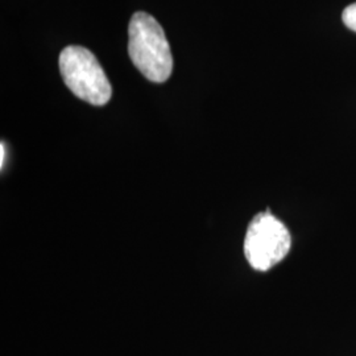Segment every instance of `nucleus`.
<instances>
[{"instance_id":"1","label":"nucleus","mask_w":356,"mask_h":356,"mask_svg":"<svg viewBox=\"0 0 356 356\" xmlns=\"http://www.w3.org/2000/svg\"><path fill=\"white\" fill-rule=\"evenodd\" d=\"M128 53L132 64L151 82L163 83L173 70V57L164 29L151 15L136 13L128 28Z\"/></svg>"},{"instance_id":"2","label":"nucleus","mask_w":356,"mask_h":356,"mask_svg":"<svg viewBox=\"0 0 356 356\" xmlns=\"http://www.w3.org/2000/svg\"><path fill=\"white\" fill-rule=\"evenodd\" d=\"M60 70L65 85L79 99L92 106H104L111 99V83L97 57L86 48H65L60 54Z\"/></svg>"},{"instance_id":"3","label":"nucleus","mask_w":356,"mask_h":356,"mask_svg":"<svg viewBox=\"0 0 356 356\" xmlns=\"http://www.w3.org/2000/svg\"><path fill=\"white\" fill-rule=\"evenodd\" d=\"M291 247V234L277 218L269 211L254 216L244 239V254L251 267L266 272L280 263Z\"/></svg>"},{"instance_id":"4","label":"nucleus","mask_w":356,"mask_h":356,"mask_svg":"<svg viewBox=\"0 0 356 356\" xmlns=\"http://www.w3.org/2000/svg\"><path fill=\"white\" fill-rule=\"evenodd\" d=\"M342 19H343V23L347 28L356 32V3L344 8Z\"/></svg>"},{"instance_id":"5","label":"nucleus","mask_w":356,"mask_h":356,"mask_svg":"<svg viewBox=\"0 0 356 356\" xmlns=\"http://www.w3.org/2000/svg\"><path fill=\"white\" fill-rule=\"evenodd\" d=\"M4 164V144L1 143V166Z\"/></svg>"}]
</instances>
